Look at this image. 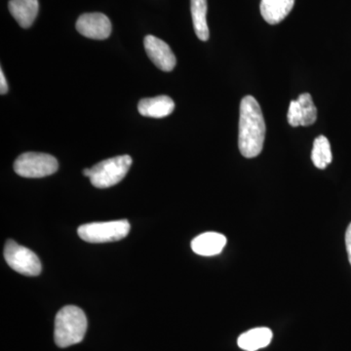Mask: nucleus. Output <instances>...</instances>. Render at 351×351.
<instances>
[{"label":"nucleus","instance_id":"7ed1b4c3","mask_svg":"<svg viewBox=\"0 0 351 351\" xmlns=\"http://www.w3.org/2000/svg\"><path fill=\"white\" fill-rule=\"evenodd\" d=\"M132 165L129 156H119L101 161L91 168L90 181L95 188L108 189L125 178Z\"/></svg>","mask_w":351,"mask_h":351},{"label":"nucleus","instance_id":"a211bd4d","mask_svg":"<svg viewBox=\"0 0 351 351\" xmlns=\"http://www.w3.org/2000/svg\"><path fill=\"white\" fill-rule=\"evenodd\" d=\"M346 246L348 254V260L351 265V223L346 232Z\"/></svg>","mask_w":351,"mask_h":351},{"label":"nucleus","instance_id":"ddd939ff","mask_svg":"<svg viewBox=\"0 0 351 351\" xmlns=\"http://www.w3.org/2000/svg\"><path fill=\"white\" fill-rule=\"evenodd\" d=\"M272 337L274 334L269 328H254L240 335L237 339V345L245 351H257L269 346Z\"/></svg>","mask_w":351,"mask_h":351},{"label":"nucleus","instance_id":"9b49d317","mask_svg":"<svg viewBox=\"0 0 351 351\" xmlns=\"http://www.w3.org/2000/svg\"><path fill=\"white\" fill-rule=\"evenodd\" d=\"M9 11L20 27L29 29L38 17V0H10Z\"/></svg>","mask_w":351,"mask_h":351},{"label":"nucleus","instance_id":"dca6fc26","mask_svg":"<svg viewBox=\"0 0 351 351\" xmlns=\"http://www.w3.org/2000/svg\"><path fill=\"white\" fill-rule=\"evenodd\" d=\"M298 101H299L300 107H301L302 126L313 125L317 119V108L314 105L313 97L308 93L302 94L298 98Z\"/></svg>","mask_w":351,"mask_h":351},{"label":"nucleus","instance_id":"6e6552de","mask_svg":"<svg viewBox=\"0 0 351 351\" xmlns=\"http://www.w3.org/2000/svg\"><path fill=\"white\" fill-rule=\"evenodd\" d=\"M144 45L147 56L157 68L163 71H172L174 69L177 60L167 43L156 36H147L145 38Z\"/></svg>","mask_w":351,"mask_h":351},{"label":"nucleus","instance_id":"f03ea898","mask_svg":"<svg viewBox=\"0 0 351 351\" xmlns=\"http://www.w3.org/2000/svg\"><path fill=\"white\" fill-rule=\"evenodd\" d=\"M86 330L84 311L75 306H64L55 318V343L62 348L80 343L84 339Z\"/></svg>","mask_w":351,"mask_h":351},{"label":"nucleus","instance_id":"f8f14e48","mask_svg":"<svg viewBox=\"0 0 351 351\" xmlns=\"http://www.w3.org/2000/svg\"><path fill=\"white\" fill-rule=\"evenodd\" d=\"M295 0H262L261 14L263 19L269 25H277L292 11Z\"/></svg>","mask_w":351,"mask_h":351},{"label":"nucleus","instance_id":"39448f33","mask_svg":"<svg viewBox=\"0 0 351 351\" xmlns=\"http://www.w3.org/2000/svg\"><path fill=\"white\" fill-rule=\"evenodd\" d=\"M58 168L59 163L54 156L39 152L21 154L14 163V170L21 177L36 179L54 174Z\"/></svg>","mask_w":351,"mask_h":351},{"label":"nucleus","instance_id":"f257e3e1","mask_svg":"<svg viewBox=\"0 0 351 351\" xmlns=\"http://www.w3.org/2000/svg\"><path fill=\"white\" fill-rule=\"evenodd\" d=\"M265 122L262 108L254 97L246 96L240 104L239 147L242 156L254 158L262 152Z\"/></svg>","mask_w":351,"mask_h":351},{"label":"nucleus","instance_id":"0eeeda50","mask_svg":"<svg viewBox=\"0 0 351 351\" xmlns=\"http://www.w3.org/2000/svg\"><path fill=\"white\" fill-rule=\"evenodd\" d=\"M76 29L85 38L104 40L112 34V23L105 14L86 13L78 18Z\"/></svg>","mask_w":351,"mask_h":351},{"label":"nucleus","instance_id":"9d476101","mask_svg":"<svg viewBox=\"0 0 351 351\" xmlns=\"http://www.w3.org/2000/svg\"><path fill=\"white\" fill-rule=\"evenodd\" d=\"M138 110L143 117L163 119L174 112L175 103L168 96L143 99L138 103Z\"/></svg>","mask_w":351,"mask_h":351},{"label":"nucleus","instance_id":"4468645a","mask_svg":"<svg viewBox=\"0 0 351 351\" xmlns=\"http://www.w3.org/2000/svg\"><path fill=\"white\" fill-rule=\"evenodd\" d=\"M207 10V0H191L193 27L196 36L202 41H207L210 36L206 18Z\"/></svg>","mask_w":351,"mask_h":351},{"label":"nucleus","instance_id":"aec40b11","mask_svg":"<svg viewBox=\"0 0 351 351\" xmlns=\"http://www.w3.org/2000/svg\"><path fill=\"white\" fill-rule=\"evenodd\" d=\"M83 175L86 176V177H89L91 176V169H84L83 170Z\"/></svg>","mask_w":351,"mask_h":351},{"label":"nucleus","instance_id":"6ab92c4d","mask_svg":"<svg viewBox=\"0 0 351 351\" xmlns=\"http://www.w3.org/2000/svg\"><path fill=\"white\" fill-rule=\"evenodd\" d=\"M0 92L1 95L6 94L8 92V84H7L5 75H4L3 71H0Z\"/></svg>","mask_w":351,"mask_h":351},{"label":"nucleus","instance_id":"1a4fd4ad","mask_svg":"<svg viewBox=\"0 0 351 351\" xmlns=\"http://www.w3.org/2000/svg\"><path fill=\"white\" fill-rule=\"evenodd\" d=\"M226 244V237L218 232H205L191 241V249L195 254L204 257L219 255Z\"/></svg>","mask_w":351,"mask_h":351},{"label":"nucleus","instance_id":"20e7f679","mask_svg":"<svg viewBox=\"0 0 351 351\" xmlns=\"http://www.w3.org/2000/svg\"><path fill=\"white\" fill-rule=\"evenodd\" d=\"M130 232V223L127 219L91 223L80 226L77 233L80 239L89 243H108L125 239Z\"/></svg>","mask_w":351,"mask_h":351},{"label":"nucleus","instance_id":"f3484780","mask_svg":"<svg viewBox=\"0 0 351 351\" xmlns=\"http://www.w3.org/2000/svg\"><path fill=\"white\" fill-rule=\"evenodd\" d=\"M288 122L292 127L302 126V117L301 107L298 100L291 101L288 110Z\"/></svg>","mask_w":351,"mask_h":351},{"label":"nucleus","instance_id":"423d86ee","mask_svg":"<svg viewBox=\"0 0 351 351\" xmlns=\"http://www.w3.org/2000/svg\"><path fill=\"white\" fill-rule=\"evenodd\" d=\"M4 258L11 269L27 276H38L43 270L40 260L29 249L8 240L4 248Z\"/></svg>","mask_w":351,"mask_h":351},{"label":"nucleus","instance_id":"2eb2a0df","mask_svg":"<svg viewBox=\"0 0 351 351\" xmlns=\"http://www.w3.org/2000/svg\"><path fill=\"white\" fill-rule=\"evenodd\" d=\"M332 156L329 140L325 136H319L313 143L311 160L318 169H325L332 162Z\"/></svg>","mask_w":351,"mask_h":351}]
</instances>
